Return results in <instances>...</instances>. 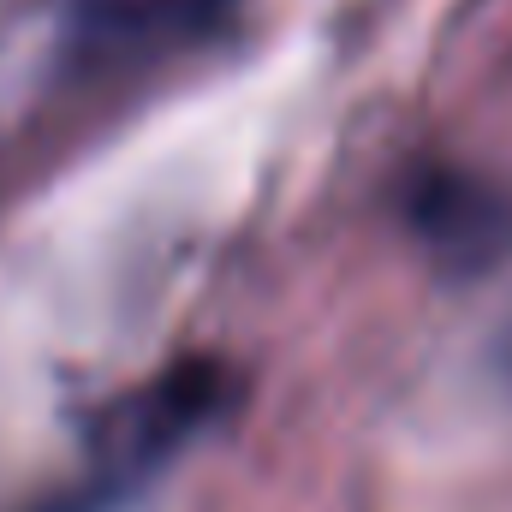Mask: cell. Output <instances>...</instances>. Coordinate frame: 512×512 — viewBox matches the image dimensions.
I'll list each match as a JSON object with an SVG mask.
<instances>
[{
    "label": "cell",
    "mask_w": 512,
    "mask_h": 512,
    "mask_svg": "<svg viewBox=\"0 0 512 512\" xmlns=\"http://www.w3.org/2000/svg\"><path fill=\"white\" fill-rule=\"evenodd\" d=\"M179 441H185V435L143 399V405H131L126 417H120V447L108 453V465H102L84 489H66V495H54L48 507H36V512H114Z\"/></svg>",
    "instance_id": "2"
},
{
    "label": "cell",
    "mask_w": 512,
    "mask_h": 512,
    "mask_svg": "<svg viewBox=\"0 0 512 512\" xmlns=\"http://www.w3.org/2000/svg\"><path fill=\"white\" fill-rule=\"evenodd\" d=\"M405 221L447 274H483L512 251V197L465 167H423L405 191Z\"/></svg>",
    "instance_id": "1"
}]
</instances>
